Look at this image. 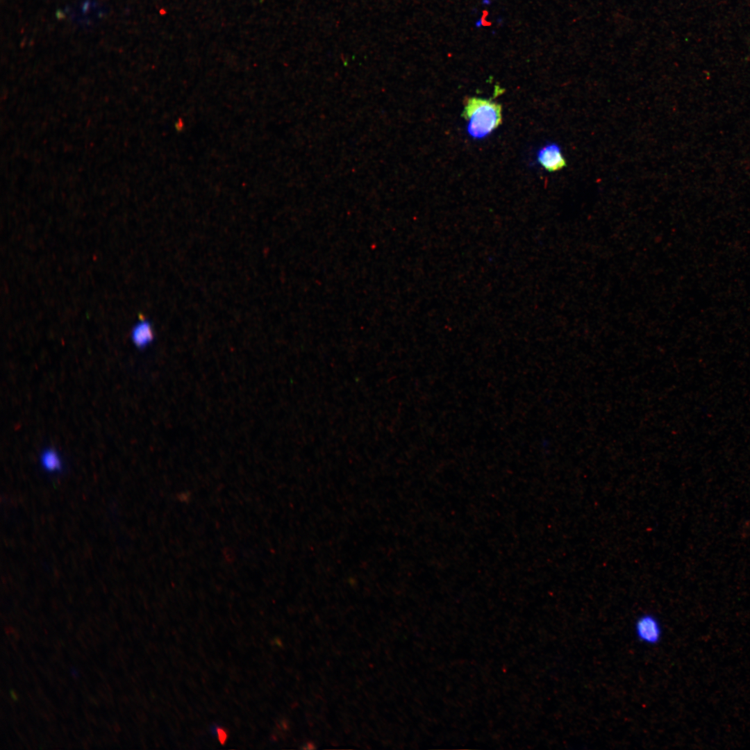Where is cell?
Returning a JSON list of instances; mask_svg holds the SVG:
<instances>
[{"label":"cell","mask_w":750,"mask_h":750,"mask_svg":"<svg viewBox=\"0 0 750 750\" xmlns=\"http://www.w3.org/2000/svg\"><path fill=\"white\" fill-rule=\"evenodd\" d=\"M462 117L467 122V131L474 139L484 138L502 122L501 104L489 99L468 97Z\"/></svg>","instance_id":"1"},{"label":"cell","mask_w":750,"mask_h":750,"mask_svg":"<svg viewBox=\"0 0 750 750\" xmlns=\"http://www.w3.org/2000/svg\"><path fill=\"white\" fill-rule=\"evenodd\" d=\"M537 161L549 172L562 170L567 166L566 159L562 149L555 142L548 143L538 151Z\"/></svg>","instance_id":"3"},{"label":"cell","mask_w":750,"mask_h":750,"mask_svg":"<svg viewBox=\"0 0 750 750\" xmlns=\"http://www.w3.org/2000/svg\"><path fill=\"white\" fill-rule=\"evenodd\" d=\"M634 633L640 642L647 645H656L662 639V628L656 615L645 612L635 619Z\"/></svg>","instance_id":"2"},{"label":"cell","mask_w":750,"mask_h":750,"mask_svg":"<svg viewBox=\"0 0 750 750\" xmlns=\"http://www.w3.org/2000/svg\"><path fill=\"white\" fill-rule=\"evenodd\" d=\"M218 733L219 740L221 741L222 743H224L226 738V733L222 729H219L218 730Z\"/></svg>","instance_id":"6"},{"label":"cell","mask_w":750,"mask_h":750,"mask_svg":"<svg viewBox=\"0 0 750 750\" xmlns=\"http://www.w3.org/2000/svg\"><path fill=\"white\" fill-rule=\"evenodd\" d=\"M40 462L43 469L50 474L60 472L63 467L61 456L57 451L52 448L42 451L40 454Z\"/></svg>","instance_id":"4"},{"label":"cell","mask_w":750,"mask_h":750,"mask_svg":"<svg viewBox=\"0 0 750 750\" xmlns=\"http://www.w3.org/2000/svg\"><path fill=\"white\" fill-rule=\"evenodd\" d=\"M133 342L139 348H144L151 343L153 338V330L149 322H138L131 333Z\"/></svg>","instance_id":"5"}]
</instances>
